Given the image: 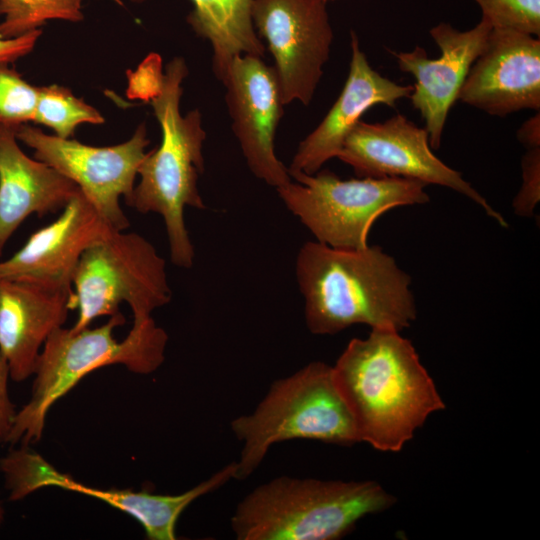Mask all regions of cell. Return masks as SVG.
I'll return each mask as SVG.
<instances>
[{"label": "cell", "instance_id": "2e32d148", "mask_svg": "<svg viewBox=\"0 0 540 540\" xmlns=\"http://www.w3.org/2000/svg\"><path fill=\"white\" fill-rule=\"evenodd\" d=\"M72 310L73 287L0 278V352L10 378L34 375L45 342Z\"/></svg>", "mask_w": 540, "mask_h": 540}, {"label": "cell", "instance_id": "5b68a950", "mask_svg": "<svg viewBox=\"0 0 540 540\" xmlns=\"http://www.w3.org/2000/svg\"><path fill=\"white\" fill-rule=\"evenodd\" d=\"M124 323L118 312L99 327L78 331L60 327L49 336L38 358L31 398L16 413L9 443L39 441L50 408L92 371L122 364L134 373L149 374L163 363L165 330L153 319L133 323L127 336L117 341L113 331Z\"/></svg>", "mask_w": 540, "mask_h": 540}, {"label": "cell", "instance_id": "603a6c76", "mask_svg": "<svg viewBox=\"0 0 540 540\" xmlns=\"http://www.w3.org/2000/svg\"><path fill=\"white\" fill-rule=\"evenodd\" d=\"M38 87L16 71L0 66V124L15 127L33 121Z\"/></svg>", "mask_w": 540, "mask_h": 540}, {"label": "cell", "instance_id": "ac0fdd59", "mask_svg": "<svg viewBox=\"0 0 540 540\" xmlns=\"http://www.w3.org/2000/svg\"><path fill=\"white\" fill-rule=\"evenodd\" d=\"M111 230L79 190L56 220L34 232L19 251L0 262V278L72 287L82 253Z\"/></svg>", "mask_w": 540, "mask_h": 540}, {"label": "cell", "instance_id": "d6986e66", "mask_svg": "<svg viewBox=\"0 0 540 540\" xmlns=\"http://www.w3.org/2000/svg\"><path fill=\"white\" fill-rule=\"evenodd\" d=\"M79 187L57 170L28 157L18 146L14 127L0 125V256L22 222L61 211Z\"/></svg>", "mask_w": 540, "mask_h": 540}, {"label": "cell", "instance_id": "cb8c5ba5", "mask_svg": "<svg viewBox=\"0 0 540 540\" xmlns=\"http://www.w3.org/2000/svg\"><path fill=\"white\" fill-rule=\"evenodd\" d=\"M495 28L540 35V0H474Z\"/></svg>", "mask_w": 540, "mask_h": 540}, {"label": "cell", "instance_id": "83f0119b", "mask_svg": "<svg viewBox=\"0 0 540 540\" xmlns=\"http://www.w3.org/2000/svg\"><path fill=\"white\" fill-rule=\"evenodd\" d=\"M519 142L526 149L540 147V116L539 111L533 117L525 121L517 132Z\"/></svg>", "mask_w": 540, "mask_h": 540}, {"label": "cell", "instance_id": "8fae6325", "mask_svg": "<svg viewBox=\"0 0 540 540\" xmlns=\"http://www.w3.org/2000/svg\"><path fill=\"white\" fill-rule=\"evenodd\" d=\"M236 463L232 462L207 480L178 495L152 494L130 489H97L82 484L70 475L56 470L28 445L11 450L0 459L10 500H20L44 488L57 487L96 498L130 515L143 527L148 539H176V523L182 512L196 499L211 493L234 479Z\"/></svg>", "mask_w": 540, "mask_h": 540}, {"label": "cell", "instance_id": "7a4b0ae2", "mask_svg": "<svg viewBox=\"0 0 540 540\" xmlns=\"http://www.w3.org/2000/svg\"><path fill=\"white\" fill-rule=\"evenodd\" d=\"M295 275L312 334L334 335L355 324L401 332L416 319L410 276L378 245L308 241L297 253Z\"/></svg>", "mask_w": 540, "mask_h": 540}, {"label": "cell", "instance_id": "44dd1931", "mask_svg": "<svg viewBox=\"0 0 540 540\" xmlns=\"http://www.w3.org/2000/svg\"><path fill=\"white\" fill-rule=\"evenodd\" d=\"M83 0H0V38L12 39L40 29L49 20L79 22ZM122 5L121 0H114Z\"/></svg>", "mask_w": 540, "mask_h": 540}, {"label": "cell", "instance_id": "4fadbf2b", "mask_svg": "<svg viewBox=\"0 0 540 540\" xmlns=\"http://www.w3.org/2000/svg\"><path fill=\"white\" fill-rule=\"evenodd\" d=\"M222 83L232 129L252 174L275 189L289 183L288 167L274 149L284 106L274 68L261 57L238 55Z\"/></svg>", "mask_w": 540, "mask_h": 540}, {"label": "cell", "instance_id": "6da1fadb", "mask_svg": "<svg viewBox=\"0 0 540 540\" xmlns=\"http://www.w3.org/2000/svg\"><path fill=\"white\" fill-rule=\"evenodd\" d=\"M359 442L400 451L445 404L412 343L400 332L371 329L352 339L332 366Z\"/></svg>", "mask_w": 540, "mask_h": 540}, {"label": "cell", "instance_id": "7c38bea8", "mask_svg": "<svg viewBox=\"0 0 540 540\" xmlns=\"http://www.w3.org/2000/svg\"><path fill=\"white\" fill-rule=\"evenodd\" d=\"M327 2L322 0H253L251 18L274 58L284 105L307 106L329 59L333 41Z\"/></svg>", "mask_w": 540, "mask_h": 540}, {"label": "cell", "instance_id": "f1b7e54d", "mask_svg": "<svg viewBox=\"0 0 540 540\" xmlns=\"http://www.w3.org/2000/svg\"><path fill=\"white\" fill-rule=\"evenodd\" d=\"M2 519H3V511H2V508L0 506V523L2 522Z\"/></svg>", "mask_w": 540, "mask_h": 540}, {"label": "cell", "instance_id": "277c9868", "mask_svg": "<svg viewBox=\"0 0 540 540\" xmlns=\"http://www.w3.org/2000/svg\"><path fill=\"white\" fill-rule=\"evenodd\" d=\"M394 503L375 481L281 476L238 503L231 528L238 540H336Z\"/></svg>", "mask_w": 540, "mask_h": 540}, {"label": "cell", "instance_id": "e0dca14e", "mask_svg": "<svg viewBox=\"0 0 540 540\" xmlns=\"http://www.w3.org/2000/svg\"><path fill=\"white\" fill-rule=\"evenodd\" d=\"M350 46L349 73L343 89L323 120L299 143L288 167L291 179L298 174H314L337 158L346 137L367 110L379 104L394 107L413 90L412 85L398 84L374 70L354 31L350 33Z\"/></svg>", "mask_w": 540, "mask_h": 540}, {"label": "cell", "instance_id": "3957f363", "mask_svg": "<svg viewBox=\"0 0 540 540\" xmlns=\"http://www.w3.org/2000/svg\"><path fill=\"white\" fill-rule=\"evenodd\" d=\"M188 74L183 58L166 66L151 104L161 131L160 145L146 153L141 162L139 183L127 205L142 214H159L165 225L171 262L181 268L193 265L195 250L185 225L187 206L205 209L198 179L204 172L202 154L206 132L198 109L182 115V82Z\"/></svg>", "mask_w": 540, "mask_h": 540}, {"label": "cell", "instance_id": "5bb4252c", "mask_svg": "<svg viewBox=\"0 0 540 540\" xmlns=\"http://www.w3.org/2000/svg\"><path fill=\"white\" fill-rule=\"evenodd\" d=\"M492 28L484 17L466 31L441 22L430 29V36L441 51L439 58H428L420 46L409 52H391L399 69L415 79L409 98L425 122L434 150L441 145L450 109L458 100L470 68L483 51Z\"/></svg>", "mask_w": 540, "mask_h": 540}, {"label": "cell", "instance_id": "ba28073f", "mask_svg": "<svg viewBox=\"0 0 540 540\" xmlns=\"http://www.w3.org/2000/svg\"><path fill=\"white\" fill-rule=\"evenodd\" d=\"M78 331L128 304L133 323L153 319L152 312L171 301L166 261L142 235L111 230L81 255L72 276Z\"/></svg>", "mask_w": 540, "mask_h": 540}, {"label": "cell", "instance_id": "d4e9b609", "mask_svg": "<svg viewBox=\"0 0 540 540\" xmlns=\"http://www.w3.org/2000/svg\"><path fill=\"white\" fill-rule=\"evenodd\" d=\"M522 184L513 199L514 213L531 217L540 201V147L527 149L521 160Z\"/></svg>", "mask_w": 540, "mask_h": 540}, {"label": "cell", "instance_id": "4dcf8cb0", "mask_svg": "<svg viewBox=\"0 0 540 540\" xmlns=\"http://www.w3.org/2000/svg\"><path fill=\"white\" fill-rule=\"evenodd\" d=\"M1 125V124H0Z\"/></svg>", "mask_w": 540, "mask_h": 540}, {"label": "cell", "instance_id": "52a82bcc", "mask_svg": "<svg viewBox=\"0 0 540 540\" xmlns=\"http://www.w3.org/2000/svg\"><path fill=\"white\" fill-rule=\"evenodd\" d=\"M426 186L405 178L341 179L320 169L298 174L276 191L315 241L336 248H364L372 225L385 212L429 202Z\"/></svg>", "mask_w": 540, "mask_h": 540}, {"label": "cell", "instance_id": "ffe728a7", "mask_svg": "<svg viewBox=\"0 0 540 540\" xmlns=\"http://www.w3.org/2000/svg\"><path fill=\"white\" fill-rule=\"evenodd\" d=\"M191 1L194 8L187 22L198 36L211 44L212 67L217 79L223 82L232 60L238 55L264 56L265 46L251 18L253 0Z\"/></svg>", "mask_w": 540, "mask_h": 540}, {"label": "cell", "instance_id": "8992f818", "mask_svg": "<svg viewBox=\"0 0 540 540\" xmlns=\"http://www.w3.org/2000/svg\"><path fill=\"white\" fill-rule=\"evenodd\" d=\"M230 427L243 444L236 462L237 480L248 478L275 443L309 439L349 446L359 442L333 368L320 361L273 382L256 409L233 419Z\"/></svg>", "mask_w": 540, "mask_h": 540}, {"label": "cell", "instance_id": "4316f807", "mask_svg": "<svg viewBox=\"0 0 540 540\" xmlns=\"http://www.w3.org/2000/svg\"><path fill=\"white\" fill-rule=\"evenodd\" d=\"M41 34L42 30L37 29L17 38H0V66L8 65L30 53Z\"/></svg>", "mask_w": 540, "mask_h": 540}, {"label": "cell", "instance_id": "30bf717a", "mask_svg": "<svg viewBox=\"0 0 540 540\" xmlns=\"http://www.w3.org/2000/svg\"><path fill=\"white\" fill-rule=\"evenodd\" d=\"M337 158L350 165L358 177L405 178L450 188L465 195L504 227V217L468 183L460 172L432 151L429 135L402 114L384 122L360 120L346 137Z\"/></svg>", "mask_w": 540, "mask_h": 540}, {"label": "cell", "instance_id": "484cf974", "mask_svg": "<svg viewBox=\"0 0 540 540\" xmlns=\"http://www.w3.org/2000/svg\"><path fill=\"white\" fill-rule=\"evenodd\" d=\"M9 367L0 352V442H8L16 416V409L8 393Z\"/></svg>", "mask_w": 540, "mask_h": 540}, {"label": "cell", "instance_id": "9c48e42d", "mask_svg": "<svg viewBox=\"0 0 540 540\" xmlns=\"http://www.w3.org/2000/svg\"><path fill=\"white\" fill-rule=\"evenodd\" d=\"M18 140L34 150V158L73 181L112 229L126 230L130 222L120 198L128 201L135 178L149 144L141 124L126 142L94 147L69 138L45 134L41 129L20 124L14 127Z\"/></svg>", "mask_w": 540, "mask_h": 540}, {"label": "cell", "instance_id": "9a60e30c", "mask_svg": "<svg viewBox=\"0 0 540 540\" xmlns=\"http://www.w3.org/2000/svg\"><path fill=\"white\" fill-rule=\"evenodd\" d=\"M458 100L490 115L540 109V39L493 27L470 68Z\"/></svg>", "mask_w": 540, "mask_h": 540}, {"label": "cell", "instance_id": "f546056e", "mask_svg": "<svg viewBox=\"0 0 540 540\" xmlns=\"http://www.w3.org/2000/svg\"><path fill=\"white\" fill-rule=\"evenodd\" d=\"M322 1L328 2V1H331V0H322Z\"/></svg>", "mask_w": 540, "mask_h": 540}, {"label": "cell", "instance_id": "7402d4cb", "mask_svg": "<svg viewBox=\"0 0 540 540\" xmlns=\"http://www.w3.org/2000/svg\"><path fill=\"white\" fill-rule=\"evenodd\" d=\"M33 122L45 125L60 138H69L82 123L102 124L103 116L92 106L56 84L38 87Z\"/></svg>", "mask_w": 540, "mask_h": 540}]
</instances>
